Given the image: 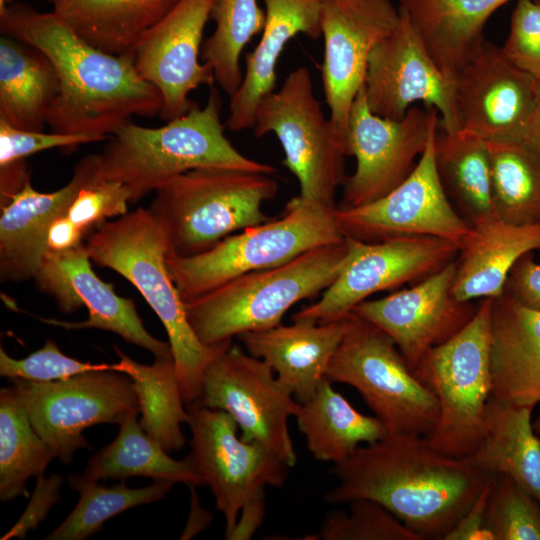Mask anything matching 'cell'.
Segmentation results:
<instances>
[{"label":"cell","mask_w":540,"mask_h":540,"mask_svg":"<svg viewBox=\"0 0 540 540\" xmlns=\"http://www.w3.org/2000/svg\"><path fill=\"white\" fill-rule=\"evenodd\" d=\"M59 80L50 59L37 47L0 38V121L27 131H43Z\"/></svg>","instance_id":"cell-31"},{"label":"cell","mask_w":540,"mask_h":540,"mask_svg":"<svg viewBox=\"0 0 540 540\" xmlns=\"http://www.w3.org/2000/svg\"><path fill=\"white\" fill-rule=\"evenodd\" d=\"M253 132L273 133L283 152V165L296 177L299 196L316 205L336 208L337 189L344 184L346 139L326 118L314 95L309 70L291 71L278 91L258 104Z\"/></svg>","instance_id":"cell-9"},{"label":"cell","mask_w":540,"mask_h":540,"mask_svg":"<svg viewBox=\"0 0 540 540\" xmlns=\"http://www.w3.org/2000/svg\"><path fill=\"white\" fill-rule=\"evenodd\" d=\"M210 19L215 30L202 46L201 60L213 71L215 82L229 96L240 87V55L252 37L261 33L266 13L257 0H215Z\"/></svg>","instance_id":"cell-38"},{"label":"cell","mask_w":540,"mask_h":540,"mask_svg":"<svg viewBox=\"0 0 540 540\" xmlns=\"http://www.w3.org/2000/svg\"><path fill=\"white\" fill-rule=\"evenodd\" d=\"M399 12L397 27L368 59L363 84L368 107L377 116L400 120L421 101L438 111L440 127L456 131L454 81L438 68L406 14Z\"/></svg>","instance_id":"cell-17"},{"label":"cell","mask_w":540,"mask_h":540,"mask_svg":"<svg viewBox=\"0 0 540 540\" xmlns=\"http://www.w3.org/2000/svg\"><path fill=\"white\" fill-rule=\"evenodd\" d=\"M331 472L338 484L324 496L327 503L375 501L422 540H444L492 477L407 434L361 445Z\"/></svg>","instance_id":"cell-2"},{"label":"cell","mask_w":540,"mask_h":540,"mask_svg":"<svg viewBox=\"0 0 540 540\" xmlns=\"http://www.w3.org/2000/svg\"><path fill=\"white\" fill-rule=\"evenodd\" d=\"M429 55L454 79L485 40L489 17L510 0H398Z\"/></svg>","instance_id":"cell-28"},{"label":"cell","mask_w":540,"mask_h":540,"mask_svg":"<svg viewBox=\"0 0 540 540\" xmlns=\"http://www.w3.org/2000/svg\"><path fill=\"white\" fill-rule=\"evenodd\" d=\"M493 477L489 478L476 501L456 522L444 540H494L486 526V507Z\"/></svg>","instance_id":"cell-48"},{"label":"cell","mask_w":540,"mask_h":540,"mask_svg":"<svg viewBox=\"0 0 540 540\" xmlns=\"http://www.w3.org/2000/svg\"><path fill=\"white\" fill-rule=\"evenodd\" d=\"M497 217L515 225L540 224V162L518 142H488Z\"/></svg>","instance_id":"cell-39"},{"label":"cell","mask_w":540,"mask_h":540,"mask_svg":"<svg viewBox=\"0 0 540 540\" xmlns=\"http://www.w3.org/2000/svg\"><path fill=\"white\" fill-rule=\"evenodd\" d=\"M113 348L119 357L117 370L132 379L143 430L168 453L182 449L186 438L181 426L188 423V411L173 358L157 357L146 365Z\"/></svg>","instance_id":"cell-35"},{"label":"cell","mask_w":540,"mask_h":540,"mask_svg":"<svg viewBox=\"0 0 540 540\" xmlns=\"http://www.w3.org/2000/svg\"><path fill=\"white\" fill-rule=\"evenodd\" d=\"M52 11L89 44L132 56L137 41L179 0H47Z\"/></svg>","instance_id":"cell-32"},{"label":"cell","mask_w":540,"mask_h":540,"mask_svg":"<svg viewBox=\"0 0 540 540\" xmlns=\"http://www.w3.org/2000/svg\"><path fill=\"white\" fill-rule=\"evenodd\" d=\"M521 143L540 162V80L537 95Z\"/></svg>","instance_id":"cell-50"},{"label":"cell","mask_w":540,"mask_h":540,"mask_svg":"<svg viewBox=\"0 0 540 540\" xmlns=\"http://www.w3.org/2000/svg\"><path fill=\"white\" fill-rule=\"evenodd\" d=\"M502 50L517 67L540 80L539 4L533 0H517Z\"/></svg>","instance_id":"cell-44"},{"label":"cell","mask_w":540,"mask_h":540,"mask_svg":"<svg viewBox=\"0 0 540 540\" xmlns=\"http://www.w3.org/2000/svg\"><path fill=\"white\" fill-rule=\"evenodd\" d=\"M221 97L210 87L204 107L157 128L127 122L99 153L104 179L120 182L136 202L176 176L200 168H224L273 175L275 168L240 153L224 134Z\"/></svg>","instance_id":"cell-4"},{"label":"cell","mask_w":540,"mask_h":540,"mask_svg":"<svg viewBox=\"0 0 540 540\" xmlns=\"http://www.w3.org/2000/svg\"><path fill=\"white\" fill-rule=\"evenodd\" d=\"M95 142L84 135H67L55 132L21 130L0 121V166L26 160L40 151L61 148L73 151L81 144Z\"/></svg>","instance_id":"cell-45"},{"label":"cell","mask_w":540,"mask_h":540,"mask_svg":"<svg viewBox=\"0 0 540 540\" xmlns=\"http://www.w3.org/2000/svg\"><path fill=\"white\" fill-rule=\"evenodd\" d=\"M399 21V9L390 0H326L323 5L322 85L329 118L346 143L350 110L364 84L369 56Z\"/></svg>","instance_id":"cell-18"},{"label":"cell","mask_w":540,"mask_h":540,"mask_svg":"<svg viewBox=\"0 0 540 540\" xmlns=\"http://www.w3.org/2000/svg\"><path fill=\"white\" fill-rule=\"evenodd\" d=\"M491 396L519 405L540 404V309L505 295L491 312Z\"/></svg>","instance_id":"cell-26"},{"label":"cell","mask_w":540,"mask_h":540,"mask_svg":"<svg viewBox=\"0 0 540 540\" xmlns=\"http://www.w3.org/2000/svg\"><path fill=\"white\" fill-rule=\"evenodd\" d=\"M63 481V477L58 474L48 477L44 474L38 476L26 509L18 521L1 537V540L22 539L29 531L35 530L47 517L52 507L60 501Z\"/></svg>","instance_id":"cell-46"},{"label":"cell","mask_w":540,"mask_h":540,"mask_svg":"<svg viewBox=\"0 0 540 540\" xmlns=\"http://www.w3.org/2000/svg\"><path fill=\"white\" fill-rule=\"evenodd\" d=\"M456 265L454 259L414 286L365 300L352 311L387 334L412 371L429 349L458 333L477 310L473 301L452 295Z\"/></svg>","instance_id":"cell-21"},{"label":"cell","mask_w":540,"mask_h":540,"mask_svg":"<svg viewBox=\"0 0 540 540\" xmlns=\"http://www.w3.org/2000/svg\"><path fill=\"white\" fill-rule=\"evenodd\" d=\"M85 237L86 234L64 214L56 218L49 229L47 251L73 250L85 244Z\"/></svg>","instance_id":"cell-49"},{"label":"cell","mask_w":540,"mask_h":540,"mask_svg":"<svg viewBox=\"0 0 540 540\" xmlns=\"http://www.w3.org/2000/svg\"><path fill=\"white\" fill-rule=\"evenodd\" d=\"M277 192L278 182L272 175L200 168L159 187L149 210L164 226L170 251L191 256L272 219L262 206Z\"/></svg>","instance_id":"cell-6"},{"label":"cell","mask_w":540,"mask_h":540,"mask_svg":"<svg viewBox=\"0 0 540 540\" xmlns=\"http://www.w3.org/2000/svg\"><path fill=\"white\" fill-rule=\"evenodd\" d=\"M493 298L480 299L472 319L446 342L429 349L413 370L435 395L438 421L426 436L443 454L468 458L481 442L492 390Z\"/></svg>","instance_id":"cell-8"},{"label":"cell","mask_w":540,"mask_h":540,"mask_svg":"<svg viewBox=\"0 0 540 540\" xmlns=\"http://www.w3.org/2000/svg\"><path fill=\"white\" fill-rule=\"evenodd\" d=\"M533 409L490 396L480 445L466 459L489 476H510L540 504V439L531 423Z\"/></svg>","instance_id":"cell-29"},{"label":"cell","mask_w":540,"mask_h":540,"mask_svg":"<svg viewBox=\"0 0 540 540\" xmlns=\"http://www.w3.org/2000/svg\"><path fill=\"white\" fill-rule=\"evenodd\" d=\"M426 108V107H425ZM435 108L411 106L400 120L375 115L368 107L363 86L348 119V156L356 160L347 176L340 208L374 202L404 182L417 165L438 124Z\"/></svg>","instance_id":"cell-15"},{"label":"cell","mask_w":540,"mask_h":540,"mask_svg":"<svg viewBox=\"0 0 540 540\" xmlns=\"http://www.w3.org/2000/svg\"><path fill=\"white\" fill-rule=\"evenodd\" d=\"M95 370H117V363H91L65 355L58 345L47 339L44 345L25 358L15 359L0 348V375L35 382L64 380Z\"/></svg>","instance_id":"cell-42"},{"label":"cell","mask_w":540,"mask_h":540,"mask_svg":"<svg viewBox=\"0 0 540 540\" xmlns=\"http://www.w3.org/2000/svg\"><path fill=\"white\" fill-rule=\"evenodd\" d=\"M129 202L127 186L99 177L79 191L66 215L87 235L109 218L126 214Z\"/></svg>","instance_id":"cell-43"},{"label":"cell","mask_w":540,"mask_h":540,"mask_svg":"<svg viewBox=\"0 0 540 540\" xmlns=\"http://www.w3.org/2000/svg\"><path fill=\"white\" fill-rule=\"evenodd\" d=\"M186 407L192 435L187 456L211 489L229 539L242 510L264 503L267 486L282 487L290 467L263 444L238 437L228 413L199 403Z\"/></svg>","instance_id":"cell-11"},{"label":"cell","mask_w":540,"mask_h":540,"mask_svg":"<svg viewBox=\"0 0 540 540\" xmlns=\"http://www.w3.org/2000/svg\"><path fill=\"white\" fill-rule=\"evenodd\" d=\"M533 1L540 5V0H533Z\"/></svg>","instance_id":"cell-51"},{"label":"cell","mask_w":540,"mask_h":540,"mask_svg":"<svg viewBox=\"0 0 540 540\" xmlns=\"http://www.w3.org/2000/svg\"><path fill=\"white\" fill-rule=\"evenodd\" d=\"M349 250L345 237L281 265L237 276L184 303L188 323L207 346L273 328L293 305L316 297L333 283Z\"/></svg>","instance_id":"cell-5"},{"label":"cell","mask_w":540,"mask_h":540,"mask_svg":"<svg viewBox=\"0 0 540 540\" xmlns=\"http://www.w3.org/2000/svg\"><path fill=\"white\" fill-rule=\"evenodd\" d=\"M138 414H129L119 424L116 438L89 459L82 477L99 482L106 479L125 481L129 477L142 476L154 481L182 483L190 488L203 486L188 456L183 460L170 457L143 430L137 421Z\"/></svg>","instance_id":"cell-34"},{"label":"cell","mask_w":540,"mask_h":540,"mask_svg":"<svg viewBox=\"0 0 540 540\" xmlns=\"http://www.w3.org/2000/svg\"><path fill=\"white\" fill-rule=\"evenodd\" d=\"M349 512L334 510L320 525L321 540H422L381 504L358 499L348 503Z\"/></svg>","instance_id":"cell-41"},{"label":"cell","mask_w":540,"mask_h":540,"mask_svg":"<svg viewBox=\"0 0 540 540\" xmlns=\"http://www.w3.org/2000/svg\"><path fill=\"white\" fill-rule=\"evenodd\" d=\"M33 280L40 291L54 299L61 312L71 314L84 306L89 314L85 321L42 319L43 322L65 329L110 331L151 352L155 358H173L170 343L145 329L134 301L118 296L112 284L95 274L86 244L66 252L47 251Z\"/></svg>","instance_id":"cell-22"},{"label":"cell","mask_w":540,"mask_h":540,"mask_svg":"<svg viewBox=\"0 0 540 540\" xmlns=\"http://www.w3.org/2000/svg\"><path fill=\"white\" fill-rule=\"evenodd\" d=\"M71 489L79 499L65 520L49 533L46 540H84L100 531L110 518L124 511L164 498L172 489L170 481H154L151 485L130 488L125 481L104 486L73 474L68 477Z\"/></svg>","instance_id":"cell-37"},{"label":"cell","mask_w":540,"mask_h":540,"mask_svg":"<svg viewBox=\"0 0 540 540\" xmlns=\"http://www.w3.org/2000/svg\"><path fill=\"white\" fill-rule=\"evenodd\" d=\"M348 316L327 323L292 321L238 336L245 350L265 361L298 402L309 399L327 376Z\"/></svg>","instance_id":"cell-25"},{"label":"cell","mask_w":540,"mask_h":540,"mask_svg":"<svg viewBox=\"0 0 540 540\" xmlns=\"http://www.w3.org/2000/svg\"><path fill=\"white\" fill-rule=\"evenodd\" d=\"M196 403L228 413L243 439L263 444L290 468L296 464L288 420L300 403L262 359L232 343L208 365Z\"/></svg>","instance_id":"cell-13"},{"label":"cell","mask_w":540,"mask_h":540,"mask_svg":"<svg viewBox=\"0 0 540 540\" xmlns=\"http://www.w3.org/2000/svg\"><path fill=\"white\" fill-rule=\"evenodd\" d=\"M435 131L416 167L398 187L363 206L336 207L334 217L344 237L379 242L429 236L463 247L472 227L455 210L441 185L435 164Z\"/></svg>","instance_id":"cell-16"},{"label":"cell","mask_w":540,"mask_h":540,"mask_svg":"<svg viewBox=\"0 0 540 540\" xmlns=\"http://www.w3.org/2000/svg\"><path fill=\"white\" fill-rule=\"evenodd\" d=\"M54 455L31 424L13 385L0 390V499L25 497L27 481L43 475Z\"/></svg>","instance_id":"cell-36"},{"label":"cell","mask_w":540,"mask_h":540,"mask_svg":"<svg viewBox=\"0 0 540 540\" xmlns=\"http://www.w3.org/2000/svg\"><path fill=\"white\" fill-rule=\"evenodd\" d=\"M299 195L280 217L229 235L210 249L191 256L168 251L166 263L184 303L227 281L288 262L313 248L343 240L335 217Z\"/></svg>","instance_id":"cell-7"},{"label":"cell","mask_w":540,"mask_h":540,"mask_svg":"<svg viewBox=\"0 0 540 540\" xmlns=\"http://www.w3.org/2000/svg\"><path fill=\"white\" fill-rule=\"evenodd\" d=\"M453 81L458 130L487 142L521 143L537 95L536 78L485 39Z\"/></svg>","instance_id":"cell-20"},{"label":"cell","mask_w":540,"mask_h":540,"mask_svg":"<svg viewBox=\"0 0 540 540\" xmlns=\"http://www.w3.org/2000/svg\"><path fill=\"white\" fill-rule=\"evenodd\" d=\"M215 0H179L136 43L132 57L140 76L162 96L160 117L168 122L197 103L189 94L214 86L212 69L201 63L203 33Z\"/></svg>","instance_id":"cell-19"},{"label":"cell","mask_w":540,"mask_h":540,"mask_svg":"<svg viewBox=\"0 0 540 540\" xmlns=\"http://www.w3.org/2000/svg\"><path fill=\"white\" fill-rule=\"evenodd\" d=\"M434 149L441 185L458 214L471 227L498 218L488 142L468 130L446 131L438 123Z\"/></svg>","instance_id":"cell-30"},{"label":"cell","mask_w":540,"mask_h":540,"mask_svg":"<svg viewBox=\"0 0 540 540\" xmlns=\"http://www.w3.org/2000/svg\"><path fill=\"white\" fill-rule=\"evenodd\" d=\"M540 251V224L515 225L499 218L472 226L456 258L452 295L460 301L497 298L514 264Z\"/></svg>","instance_id":"cell-27"},{"label":"cell","mask_w":540,"mask_h":540,"mask_svg":"<svg viewBox=\"0 0 540 540\" xmlns=\"http://www.w3.org/2000/svg\"><path fill=\"white\" fill-rule=\"evenodd\" d=\"M350 250L345 265L317 302L292 315V321L327 323L349 315L380 291L419 282L457 258L460 247L437 237H398L364 242L346 237Z\"/></svg>","instance_id":"cell-14"},{"label":"cell","mask_w":540,"mask_h":540,"mask_svg":"<svg viewBox=\"0 0 540 540\" xmlns=\"http://www.w3.org/2000/svg\"><path fill=\"white\" fill-rule=\"evenodd\" d=\"M299 403L297 426L316 460L341 463L361 444L374 443L388 435L375 416L357 411L327 377L309 399Z\"/></svg>","instance_id":"cell-33"},{"label":"cell","mask_w":540,"mask_h":540,"mask_svg":"<svg viewBox=\"0 0 540 540\" xmlns=\"http://www.w3.org/2000/svg\"><path fill=\"white\" fill-rule=\"evenodd\" d=\"M326 377L355 388L388 434L426 437L437 424L435 395L414 375L393 340L353 312Z\"/></svg>","instance_id":"cell-10"},{"label":"cell","mask_w":540,"mask_h":540,"mask_svg":"<svg viewBox=\"0 0 540 540\" xmlns=\"http://www.w3.org/2000/svg\"><path fill=\"white\" fill-rule=\"evenodd\" d=\"M85 244L93 262L131 282L156 313L168 335L184 403H196L208 365L232 341L207 346L189 325L167 267L170 242L164 226L149 208H138L104 222Z\"/></svg>","instance_id":"cell-3"},{"label":"cell","mask_w":540,"mask_h":540,"mask_svg":"<svg viewBox=\"0 0 540 540\" xmlns=\"http://www.w3.org/2000/svg\"><path fill=\"white\" fill-rule=\"evenodd\" d=\"M32 426L55 458L71 464L90 445L83 431L98 424H120L139 413L132 379L116 370H95L51 382L11 378Z\"/></svg>","instance_id":"cell-12"},{"label":"cell","mask_w":540,"mask_h":540,"mask_svg":"<svg viewBox=\"0 0 540 540\" xmlns=\"http://www.w3.org/2000/svg\"><path fill=\"white\" fill-rule=\"evenodd\" d=\"M2 35L40 49L52 62L59 92L50 105L51 132L104 140L133 115L159 116L162 96L132 56L107 53L78 36L53 11L26 3L0 6Z\"/></svg>","instance_id":"cell-1"},{"label":"cell","mask_w":540,"mask_h":540,"mask_svg":"<svg viewBox=\"0 0 540 540\" xmlns=\"http://www.w3.org/2000/svg\"><path fill=\"white\" fill-rule=\"evenodd\" d=\"M326 0H263L266 20L257 46L245 55V73L230 96L225 126L232 132L253 128L260 101L274 91L276 68L286 44L298 34L318 39Z\"/></svg>","instance_id":"cell-24"},{"label":"cell","mask_w":540,"mask_h":540,"mask_svg":"<svg viewBox=\"0 0 540 540\" xmlns=\"http://www.w3.org/2000/svg\"><path fill=\"white\" fill-rule=\"evenodd\" d=\"M503 295L525 307L540 309V263L533 252L523 255L506 279Z\"/></svg>","instance_id":"cell-47"},{"label":"cell","mask_w":540,"mask_h":540,"mask_svg":"<svg viewBox=\"0 0 540 540\" xmlns=\"http://www.w3.org/2000/svg\"><path fill=\"white\" fill-rule=\"evenodd\" d=\"M486 526L494 540H540V504L510 476L495 475Z\"/></svg>","instance_id":"cell-40"},{"label":"cell","mask_w":540,"mask_h":540,"mask_svg":"<svg viewBox=\"0 0 540 540\" xmlns=\"http://www.w3.org/2000/svg\"><path fill=\"white\" fill-rule=\"evenodd\" d=\"M102 177L99 154L80 159L70 181L60 189L41 193L29 180L1 209L0 280L33 279L47 252V238L54 220L67 214L79 191Z\"/></svg>","instance_id":"cell-23"}]
</instances>
